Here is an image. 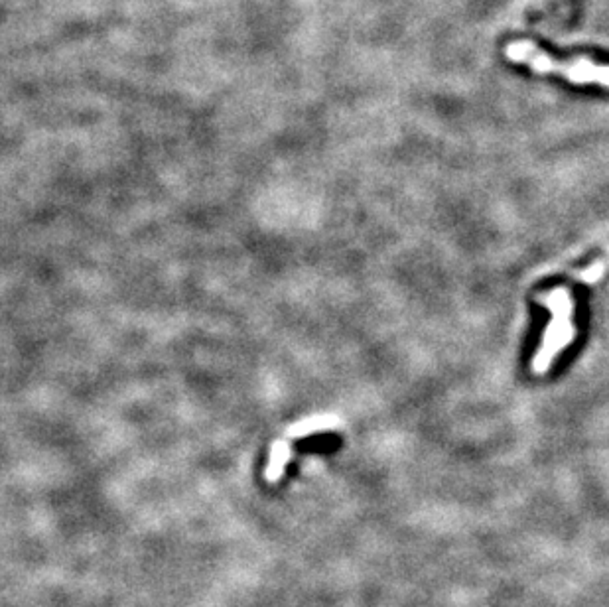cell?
<instances>
[{
	"instance_id": "obj_2",
	"label": "cell",
	"mask_w": 609,
	"mask_h": 607,
	"mask_svg": "<svg viewBox=\"0 0 609 607\" xmlns=\"http://www.w3.org/2000/svg\"><path fill=\"white\" fill-rule=\"evenodd\" d=\"M541 300L544 302V306L552 312V322L548 324V328L544 332L541 349L533 361V373H537V375H544L550 369L552 361L558 357V353L564 347H568L576 336V330L572 326L574 302H572L570 292L564 288H558V290L542 296Z\"/></svg>"
},
{
	"instance_id": "obj_3",
	"label": "cell",
	"mask_w": 609,
	"mask_h": 607,
	"mask_svg": "<svg viewBox=\"0 0 609 607\" xmlns=\"http://www.w3.org/2000/svg\"><path fill=\"white\" fill-rule=\"evenodd\" d=\"M602 272H604V263H598V265H594L592 269L582 272L578 278L584 280V282H596V280L602 276Z\"/></svg>"
},
{
	"instance_id": "obj_1",
	"label": "cell",
	"mask_w": 609,
	"mask_h": 607,
	"mask_svg": "<svg viewBox=\"0 0 609 607\" xmlns=\"http://www.w3.org/2000/svg\"><path fill=\"white\" fill-rule=\"evenodd\" d=\"M507 58L515 64H525L537 73H556L566 79H570L576 85H602L609 89V66L606 64H596L586 58H576L570 62H558L552 56L544 54L539 46L533 42L521 40V42H511L507 46Z\"/></svg>"
}]
</instances>
